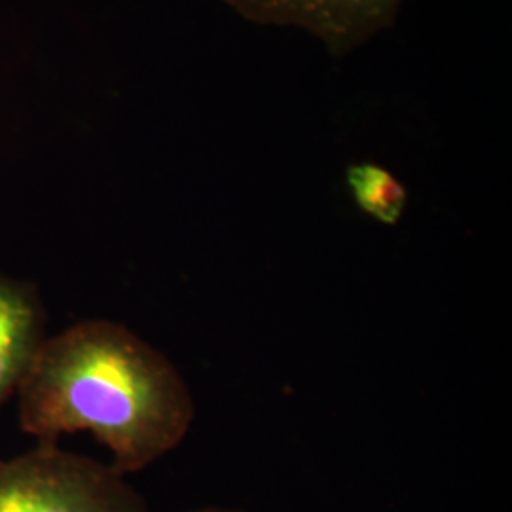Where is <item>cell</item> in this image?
I'll use <instances>...</instances> for the list:
<instances>
[{
  "label": "cell",
  "instance_id": "4",
  "mask_svg": "<svg viewBox=\"0 0 512 512\" xmlns=\"http://www.w3.org/2000/svg\"><path fill=\"white\" fill-rule=\"evenodd\" d=\"M46 315L37 291L0 274V408L19 385L46 340Z\"/></svg>",
  "mask_w": 512,
  "mask_h": 512
},
{
  "label": "cell",
  "instance_id": "2",
  "mask_svg": "<svg viewBox=\"0 0 512 512\" xmlns=\"http://www.w3.org/2000/svg\"><path fill=\"white\" fill-rule=\"evenodd\" d=\"M0 512H150L112 465L42 442L0 458Z\"/></svg>",
  "mask_w": 512,
  "mask_h": 512
},
{
  "label": "cell",
  "instance_id": "1",
  "mask_svg": "<svg viewBox=\"0 0 512 512\" xmlns=\"http://www.w3.org/2000/svg\"><path fill=\"white\" fill-rule=\"evenodd\" d=\"M18 397L25 433L55 444L61 435L90 431L122 475L175 450L196 418L192 391L175 365L107 319L46 336Z\"/></svg>",
  "mask_w": 512,
  "mask_h": 512
},
{
  "label": "cell",
  "instance_id": "6",
  "mask_svg": "<svg viewBox=\"0 0 512 512\" xmlns=\"http://www.w3.org/2000/svg\"><path fill=\"white\" fill-rule=\"evenodd\" d=\"M188 512H247L241 509H230V507H217V505H209V507H202V509H194Z\"/></svg>",
  "mask_w": 512,
  "mask_h": 512
},
{
  "label": "cell",
  "instance_id": "3",
  "mask_svg": "<svg viewBox=\"0 0 512 512\" xmlns=\"http://www.w3.org/2000/svg\"><path fill=\"white\" fill-rule=\"evenodd\" d=\"M247 21L298 27L319 38L336 59L393 27L404 0H220Z\"/></svg>",
  "mask_w": 512,
  "mask_h": 512
},
{
  "label": "cell",
  "instance_id": "5",
  "mask_svg": "<svg viewBox=\"0 0 512 512\" xmlns=\"http://www.w3.org/2000/svg\"><path fill=\"white\" fill-rule=\"evenodd\" d=\"M346 184L353 202L366 217L384 226H397L403 220L408 192L384 165L374 162L351 164L346 171Z\"/></svg>",
  "mask_w": 512,
  "mask_h": 512
}]
</instances>
